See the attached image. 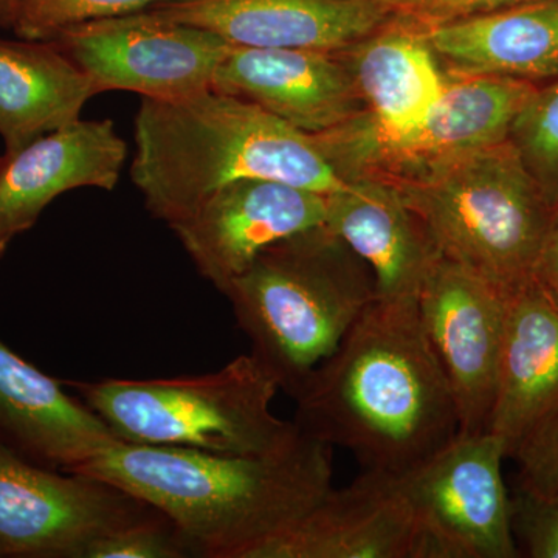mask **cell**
<instances>
[{"label":"cell","mask_w":558,"mask_h":558,"mask_svg":"<svg viewBox=\"0 0 558 558\" xmlns=\"http://www.w3.org/2000/svg\"><path fill=\"white\" fill-rule=\"evenodd\" d=\"M292 399L303 435L348 450L371 472L402 475L459 433L417 299L374 300Z\"/></svg>","instance_id":"6da1fadb"},{"label":"cell","mask_w":558,"mask_h":558,"mask_svg":"<svg viewBox=\"0 0 558 558\" xmlns=\"http://www.w3.org/2000/svg\"><path fill=\"white\" fill-rule=\"evenodd\" d=\"M163 513L191 557L250 558L332 488V447L303 435L271 454L119 442L78 465Z\"/></svg>","instance_id":"7a4b0ae2"},{"label":"cell","mask_w":558,"mask_h":558,"mask_svg":"<svg viewBox=\"0 0 558 558\" xmlns=\"http://www.w3.org/2000/svg\"><path fill=\"white\" fill-rule=\"evenodd\" d=\"M134 138L132 183L168 227L236 180H278L326 196L349 182L314 135L215 89L180 100L143 98Z\"/></svg>","instance_id":"3957f363"},{"label":"cell","mask_w":558,"mask_h":558,"mask_svg":"<svg viewBox=\"0 0 558 558\" xmlns=\"http://www.w3.org/2000/svg\"><path fill=\"white\" fill-rule=\"evenodd\" d=\"M223 295L250 354L290 398L377 299L366 264L326 226L263 250Z\"/></svg>","instance_id":"277c9868"},{"label":"cell","mask_w":558,"mask_h":558,"mask_svg":"<svg viewBox=\"0 0 558 558\" xmlns=\"http://www.w3.org/2000/svg\"><path fill=\"white\" fill-rule=\"evenodd\" d=\"M377 179L396 186L440 258L506 295L532 281L553 205L512 143Z\"/></svg>","instance_id":"5b68a950"},{"label":"cell","mask_w":558,"mask_h":558,"mask_svg":"<svg viewBox=\"0 0 558 558\" xmlns=\"http://www.w3.org/2000/svg\"><path fill=\"white\" fill-rule=\"evenodd\" d=\"M123 442L219 454H271L303 433L271 411L277 380L252 354L201 376L62 380Z\"/></svg>","instance_id":"8992f818"},{"label":"cell","mask_w":558,"mask_h":558,"mask_svg":"<svg viewBox=\"0 0 558 558\" xmlns=\"http://www.w3.org/2000/svg\"><path fill=\"white\" fill-rule=\"evenodd\" d=\"M505 444L490 432L458 433L416 468L395 476L413 513L416 558H517Z\"/></svg>","instance_id":"52a82bcc"},{"label":"cell","mask_w":558,"mask_h":558,"mask_svg":"<svg viewBox=\"0 0 558 558\" xmlns=\"http://www.w3.org/2000/svg\"><path fill=\"white\" fill-rule=\"evenodd\" d=\"M159 510L105 481L0 446V546L14 558H86L92 543Z\"/></svg>","instance_id":"ba28073f"},{"label":"cell","mask_w":558,"mask_h":558,"mask_svg":"<svg viewBox=\"0 0 558 558\" xmlns=\"http://www.w3.org/2000/svg\"><path fill=\"white\" fill-rule=\"evenodd\" d=\"M51 40L86 73L97 95L126 90L150 100L213 89L220 62L234 47L205 28L159 21L145 11L76 25Z\"/></svg>","instance_id":"9c48e42d"},{"label":"cell","mask_w":558,"mask_h":558,"mask_svg":"<svg viewBox=\"0 0 558 558\" xmlns=\"http://www.w3.org/2000/svg\"><path fill=\"white\" fill-rule=\"evenodd\" d=\"M508 295L439 258L417 293V311L457 405L459 433L487 432L497 392Z\"/></svg>","instance_id":"30bf717a"},{"label":"cell","mask_w":558,"mask_h":558,"mask_svg":"<svg viewBox=\"0 0 558 558\" xmlns=\"http://www.w3.org/2000/svg\"><path fill=\"white\" fill-rule=\"evenodd\" d=\"M326 216V194L278 180L242 179L170 229L202 277L223 295L263 250L325 226Z\"/></svg>","instance_id":"8fae6325"},{"label":"cell","mask_w":558,"mask_h":558,"mask_svg":"<svg viewBox=\"0 0 558 558\" xmlns=\"http://www.w3.org/2000/svg\"><path fill=\"white\" fill-rule=\"evenodd\" d=\"M366 116L319 135L329 154L384 148L416 130L446 86L447 75L424 33L392 20L339 51Z\"/></svg>","instance_id":"7c38bea8"},{"label":"cell","mask_w":558,"mask_h":558,"mask_svg":"<svg viewBox=\"0 0 558 558\" xmlns=\"http://www.w3.org/2000/svg\"><path fill=\"white\" fill-rule=\"evenodd\" d=\"M537 89L501 76L447 75L442 94L416 130L384 148L339 154L333 161L348 180L391 178L501 145Z\"/></svg>","instance_id":"4fadbf2b"},{"label":"cell","mask_w":558,"mask_h":558,"mask_svg":"<svg viewBox=\"0 0 558 558\" xmlns=\"http://www.w3.org/2000/svg\"><path fill=\"white\" fill-rule=\"evenodd\" d=\"M143 11L205 28L238 47L329 53L349 49L392 21L366 0H167Z\"/></svg>","instance_id":"5bb4252c"},{"label":"cell","mask_w":558,"mask_h":558,"mask_svg":"<svg viewBox=\"0 0 558 558\" xmlns=\"http://www.w3.org/2000/svg\"><path fill=\"white\" fill-rule=\"evenodd\" d=\"M213 89L255 102L304 134L340 130L366 116L339 53L234 46Z\"/></svg>","instance_id":"9a60e30c"},{"label":"cell","mask_w":558,"mask_h":558,"mask_svg":"<svg viewBox=\"0 0 558 558\" xmlns=\"http://www.w3.org/2000/svg\"><path fill=\"white\" fill-rule=\"evenodd\" d=\"M128 143L112 120H78L36 138L20 153L0 156V253L31 230L40 213L76 189L112 191Z\"/></svg>","instance_id":"2e32d148"},{"label":"cell","mask_w":558,"mask_h":558,"mask_svg":"<svg viewBox=\"0 0 558 558\" xmlns=\"http://www.w3.org/2000/svg\"><path fill=\"white\" fill-rule=\"evenodd\" d=\"M250 558H416V527L395 475L363 470Z\"/></svg>","instance_id":"e0dca14e"},{"label":"cell","mask_w":558,"mask_h":558,"mask_svg":"<svg viewBox=\"0 0 558 558\" xmlns=\"http://www.w3.org/2000/svg\"><path fill=\"white\" fill-rule=\"evenodd\" d=\"M62 385L0 340V446L44 468L72 472L120 439Z\"/></svg>","instance_id":"ac0fdd59"},{"label":"cell","mask_w":558,"mask_h":558,"mask_svg":"<svg viewBox=\"0 0 558 558\" xmlns=\"http://www.w3.org/2000/svg\"><path fill=\"white\" fill-rule=\"evenodd\" d=\"M325 226L366 264L380 300L417 299L440 258L424 223L387 180L359 175L329 194Z\"/></svg>","instance_id":"d6986e66"},{"label":"cell","mask_w":558,"mask_h":558,"mask_svg":"<svg viewBox=\"0 0 558 558\" xmlns=\"http://www.w3.org/2000/svg\"><path fill=\"white\" fill-rule=\"evenodd\" d=\"M422 31V28H421ZM446 75L558 78V0H531L424 28Z\"/></svg>","instance_id":"ffe728a7"},{"label":"cell","mask_w":558,"mask_h":558,"mask_svg":"<svg viewBox=\"0 0 558 558\" xmlns=\"http://www.w3.org/2000/svg\"><path fill=\"white\" fill-rule=\"evenodd\" d=\"M558 409V307L534 281L508 293L497 392L487 432L508 458Z\"/></svg>","instance_id":"44dd1931"},{"label":"cell","mask_w":558,"mask_h":558,"mask_svg":"<svg viewBox=\"0 0 558 558\" xmlns=\"http://www.w3.org/2000/svg\"><path fill=\"white\" fill-rule=\"evenodd\" d=\"M95 95L86 73L54 40L0 39V137L7 156L78 121Z\"/></svg>","instance_id":"7402d4cb"},{"label":"cell","mask_w":558,"mask_h":558,"mask_svg":"<svg viewBox=\"0 0 558 558\" xmlns=\"http://www.w3.org/2000/svg\"><path fill=\"white\" fill-rule=\"evenodd\" d=\"M509 142L549 204H558V78L542 84L513 123Z\"/></svg>","instance_id":"603a6c76"},{"label":"cell","mask_w":558,"mask_h":558,"mask_svg":"<svg viewBox=\"0 0 558 558\" xmlns=\"http://www.w3.org/2000/svg\"><path fill=\"white\" fill-rule=\"evenodd\" d=\"M167 0H21L13 32L20 39L49 40L87 22L138 13Z\"/></svg>","instance_id":"cb8c5ba5"},{"label":"cell","mask_w":558,"mask_h":558,"mask_svg":"<svg viewBox=\"0 0 558 558\" xmlns=\"http://www.w3.org/2000/svg\"><path fill=\"white\" fill-rule=\"evenodd\" d=\"M509 512L520 556L558 558V494L520 483L510 495Z\"/></svg>","instance_id":"d4e9b609"},{"label":"cell","mask_w":558,"mask_h":558,"mask_svg":"<svg viewBox=\"0 0 558 558\" xmlns=\"http://www.w3.org/2000/svg\"><path fill=\"white\" fill-rule=\"evenodd\" d=\"M191 557L178 527L163 513L138 521L92 543L86 558Z\"/></svg>","instance_id":"484cf974"},{"label":"cell","mask_w":558,"mask_h":558,"mask_svg":"<svg viewBox=\"0 0 558 558\" xmlns=\"http://www.w3.org/2000/svg\"><path fill=\"white\" fill-rule=\"evenodd\" d=\"M395 21L432 28L531 0H366Z\"/></svg>","instance_id":"4316f807"},{"label":"cell","mask_w":558,"mask_h":558,"mask_svg":"<svg viewBox=\"0 0 558 558\" xmlns=\"http://www.w3.org/2000/svg\"><path fill=\"white\" fill-rule=\"evenodd\" d=\"M520 465V483L558 494V409L532 429L513 450Z\"/></svg>","instance_id":"83f0119b"},{"label":"cell","mask_w":558,"mask_h":558,"mask_svg":"<svg viewBox=\"0 0 558 558\" xmlns=\"http://www.w3.org/2000/svg\"><path fill=\"white\" fill-rule=\"evenodd\" d=\"M532 281L558 307V204L554 205L548 229L539 247Z\"/></svg>","instance_id":"f1b7e54d"},{"label":"cell","mask_w":558,"mask_h":558,"mask_svg":"<svg viewBox=\"0 0 558 558\" xmlns=\"http://www.w3.org/2000/svg\"><path fill=\"white\" fill-rule=\"evenodd\" d=\"M21 0H0V28L13 31Z\"/></svg>","instance_id":"f546056e"},{"label":"cell","mask_w":558,"mask_h":558,"mask_svg":"<svg viewBox=\"0 0 558 558\" xmlns=\"http://www.w3.org/2000/svg\"><path fill=\"white\" fill-rule=\"evenodd\" d=\"M2 557H7L5 556V550L2 549V546H0V558Z\"/></svg>","instance_id":"4dcf8cb0"},{"label":"cell","mask_w":558,"mask_h":558,"mask_svg":"<svg viewBox=\"0 0 558 558\" xmlns=\"http://www.w3.org/2000/svg\"><path fill=\"white\" fill-rule=\"evenodd\" d=\"M0 258H2V253H0Z\"/></svg>","instance_id":"1f68e13d"}]
</instances>
